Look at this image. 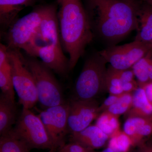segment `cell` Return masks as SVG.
<instances>
[{
  "instance_id": "obj_1",
  "label": "cell",
  "mask_w": 152,
  "mask_h": 152,
  "mask_svg": "<svg viewBox=\"0 0 152 152\" xmlns=\"http://www.w3.org/2000/svg\"><path fill=\"white\" fill-rule=\"evenodd\" d=\"M56 5L61 42L71 71L93 40L91 26L81 0H57Z\"/></svg>"
},
{
  "instance_id": "obj_21",
  "label": "cell",
  "mask_w": 152,
  "mask_h": 152,
  "mask_svg": "<svg viewBox=\"0 0 152 152\" xmlns=\"http://www.w3.org/2000/svg\"><path fill=\"white\" fill-rule=\"evenodd\" d=\"M132 142L124 131L118 130L109 139L108 147L115 152H128Z\"/></svg>"
},
{
  "instance_id": "obj_13",
  "label": "cell",
  "mask_w": 152,
  "mask_h": 152,
  "mask_svg": "<svg viewBox=\"0 0 152 152\" xmlns=\"http://www.w3.org/2000/svg\"><path fill=\"white\" fill-rule=\"evenodd\" d=\"M0 88L2 94L15 101L12 66L7 45H0Z\"/></svg>"
},
{
  "instance_id": "obj_27",
  "label": "cell",
  "mask_w": 152,
  "mask_h": 152,
  "mask_svg": "<svg viewBox=\"0 0 152 152\" xmlns=\"http://www.w3.org/2000/svg\"><path fill=\"white\" fill-rule=\"evenodd\" d=\"M140 152H152V147L143 145L141 147Z\"/></svg>"
},
{
  "instance_id": "obj_22",
  "label": "cell",
  "mask_w": 152,
  "mask_h": 152,
  "mask_svg": "<svg viewBox=\"0 0 152 152\" xmlns=\"http://www.w3.org/2000/svg\"><path fill=\"white\" fill-rule=\"evenodd\" d=\"M132 93H125L120 95L118 101L106 111L118 116L129 112L132 104Z\"/></svg>"
},
{
  "instance_id": "obj_6",
  "label": "cell",
  "mask_w": 152,
  "mask_h": 152,
  "mask_svg": "<svg viewBox=\"0 0 152 152\" xmlns=\"http://www.w3.org/2000/svg\"><path fill=\"white\" fill-rule=\"evenodd\" d=\"M8 49L12 66L13 83L19 102L23 108L31 109L38 102L34 81L25 66L20 50Z\"/></svg>"
},
{
  "instance_id": "obj_23",
  "label": "cell",
  "mask_w": 152,
  "mask_h": 152,
  "mask_svg": "<svg viewBox=\"0 0 152 152\" xmlns=\"http://www.w3.org/2000/svg\"><path fill=\"white\" fill-rule=\"evenodd\" d=\"M152 119L147 118L138 116L129 117L124 124V132L129 136L132 142L135 137L137 133L143 125Z\"/></svg>"
},
{
  "instance_id": "obj_8",
  "label": "cell",
  "mask_w": 152,
  "mask_h": 152,
  "mask_svg": "<svg viewBox=\"0 0 152 152\" xmlns=\"http://www.w3.org/2000/svg\"><path fill=\"white\" fill-rule=\"evenodd\" d=\"M152 50V43L135 40L122 45L113 46L99 52L111 66L118 70L132 69Z\"/></svg>"
},
{
  "instance_id": "obj_15",
  "label": "cell",
  "mask_w": 152,
  "mask_h": 152,
  "mask_svg": "<svg viewBox=\"0 0 152 152\" xmlns=\"http://www.w3.org/2000/svg\"><path fill=\"white\" fill-rule=\"evenodd\" d=\"M16 108L15 101L7 98L3 94L0 96V135L6 134L12 130L15 124Z\"/></svg>"
},
{
  "instance_id": "obj_12",
  "label": "cell",
  "mask_w": 152,
  "mask_h": 152,
  "mask_svg": "<svg viewBox=\"0 0 152 152\" xmlns=\"http://www.w3.org/2000/svg\"><path fill=\"white\" fill-rule=\"evenodd\" d=\"M70 139V142L93 151L103 147L110 137L95 125L89 126L78 132L71 134Z\"/></svg>"
},
{
  "instance_id": "obj_11",
  "label": "cell",
  "mask_w": 152,
  "mask_h": 152,
  "mask_svg": "<svg viewBox=\"0 0 152 152\" xmlns=\"http://www.w3.org/2000/svg\"><path fill=\"white\" fill-rule=\"evenodd\" d=\"M62 47L53 45L35 46L29 48L25 52L30 56L39 58L50 69L63 77L69 72V59L63 52Z\"/></svg>"
},
{
  "instance_id": "obj_14",
  "label": "cell",
  "mask_w": 152,
  "mask_h": 152,
  "mask_svg": "<svg viewBox=\"0 0 152 152\" xmlns=\"http://www.w3.org/2000/svg\"><path fill=\"white\" fill-rule=\"evenodd\" d=\"M37 0H0L1 26L8 29L17 20L19 13L26 7L33 6Z\"/></svg>"
},
{
  "instance_id": "obj_25",
  "label": "cell",
  "mask_w": 152,
  "mask_h": 152,
  "mask_svg": "<svg viewBox=\"0 0 152 152\" xmlns=\"http://www.w3.org/2000/svg\"><path fill=\"white\" fill-rule=\"evenodd\" d=\"M120 95H110L104 101L103 103L102 104V105L99 106V109L100 112L102 113V112L107 110L113 104L118 101Z\"/></svg>"
},
{
  "instance_id": "obj_20",
  "label": "cell",
  "mask_w": 152,
  "mask_h": 152,
  "mask_svg": "<svg viewBox=\"0 0 152 152\" xmlns=\"http://www.w3.org/2000/svg\"><path fill=\"white\" fill-rule=\"evenodd\" d=\"M30 150L21 140L15 135L13 130L1 136L0 152H30Z\"/></svg>"
},
{
  "instance_id": "obj_5",
  "label": "cell",
  "mask_w": 152,
  "mask_h": 152,
  "mask_svg": "<svg viewBox=\"0 0 152 152\" xmlns=\"http://www.w3.org/2000/svg\"><path fill=\"white\" fill-rule=\"evenodd\" d=\"M13 132L30 151L56 148L40 117L35 115L30 109L23 108Z\"/></svg>"
},
{
  "instance_id": "obj_24",
  "label": "cell",
  "mask_w": 152,
  "mask_h": 152,
  "mask_svg": "<svg viewBox=\"0 0 152 152\" xmlns=\"http://www.w3.org/2000/svg\"><path fill=\"white\" fill-rule=\"evenodd\" d=\"M60 147L62 148L68 152H92L93 151L86 148L80 144L72 142H70L68 144H66L65 143Z\"/></svg>"
},
{
  "instance_id": "obj_9",
  "label": "cell",
  "mask_w": 152,
  "mask_h": 152,
  "mask_svg": "<svg viewBox=\"0 0 152 152\" xmlns=\"http://www.w3.org/2000/svg\"><path fill=\"white\" fill-rule=\"evenodd\" d=\"M69 102H66L47 108L39 115L55 147L58 149L65 143V138L69 133Z\"/></svg>"
},
{
  "instance_id": "obj_3",
  "label": "cell",
  "mask_w": 152,
  "mask_h": 152,
  "mask_svg": "<svg viewBox=\"0 0 152 152\" xmlns=\"http://www.w3.org/2000/svg\"><path fill=\"white\" fill-rule=\"evenodd\" d=\"M107 64L99 52L86 60L75 84V99L94 100L98 95L107 91Z\"/></svg>"
},
{
  "instance_id": "obj_28",
  "label": "cell",
  "mask_w": 152,
  "mask_h": 152,
  "mask_svg": "<svg viewBox=\"0 0 152 152\" xmlns=\"http://www.w3.org/2000/svg\"><path fill=\"white\" fill-rule=\"evenodd\" d=\"M114 152L113 150H112L109 147H107V148H106V149H105L103 151H102V152Z\"/></svg>"
},
{
  "instance_id": "obj_30",
  "label": "cell",
  "mask_w": 152,
  "mask_h": 152,
  "mask_svg": "<svg viewBox=\"0 0 152 152\" xmlns=\"http://www.w3.org/2000/svg\"><path fill=\"white\" fill-rule=\"evenodd\" d=\"M57 150H58V148H53L52 149L49 150V151L48 152H57Z\"/></svg>"
},
{
  "instance_id": "obj_31",
  "label": "cell",
  "mask_w": 152,
  "mask_h": 152,
  "mask_svg": "<svg viewBox=\"0 0 152 152\" xmlns=\"http://www.w3.org/2000/svg\"><path fill=\"white\" fill-rule=\"evenodd\" d=\"M92 152H94V151H93Z\"/></svg>"
},
{
  "instance_id": "obj_4",
  "label": "cell",
  "mask_w": 152,
  "mask_h": 152,
  "mask_svg": "<svg viewBox=\"0 0 152 152\" xmlns=\"http://www.w3.org/2000/svg\"><path fill=\"white\" fill-rule=\"evenodd\" d=\"M23 58L34 81L41 105L46 109L66 102L61 86L51 70L34 57L23 55Z\"/></svg>"
},
{
  "instance_id": "obj_29",
  "label": "cell",
  "mask_w": 152,
  "mask_h": 152,
  "mask_svg": "<svg viewBox=\"0 0 152 152\" xmlns=\"http://www.w3.org/2000/svg\"><path fill=\"white\" fill-rule=\"evenodd\" d=\"M145 2L148 3L152 6V0H143Z\"/></svg>"
},
{
  "instance_id": "obj_26",
  "label": "cell",
  "mask_w": 152,
  "mask_h": 152,
  "mask_svg": "<svg viewBox=\"0 0 152 152\" xmlns=\"http://www.w3.org/2000/svg\"><path fill=\"white\" fill-rule=\"evenodd\" d=\"M143 88L148 99L152 104V82L141 86Z\"/></svg>"
},
{
  "instance_id": "obj_18",
  "label": "cell",
  "mask_w": 152,
  "mask_h": 152,
  "mask_svg": "<svg viewBox=\"0 0 152 152\" xmlns=\"http://www.w3.org/2000/svg\"><path fill=\"white\" fill-rule=\"evenodd\" d=\"M139 86L152 82V50L132 68Z\"/></svg>"
},
{
  "instance_id": "obj_17",
  "label": "cell",
  "mask_w": 152,
  "mask_h": 152,
  "mask_svg": "<svg viewBox=\"0 0 152 152\" xmlns=\"http://www.w3.org/2000/svg\"><path fill=\"white\" fill-rule=\"evenodd\" d=\"M132 95V104L129 111V117L138 116L152 119V104L143 88L139 86L133 92Z\"/></svg>"
},
{
  "instance_id": "obj_10",
  "label": "cell",
  "mask_w": 152,
  "mask_h": 152,
  "mask_svg": "<svg viewBox=\"0 0 152 152\" xmlns=\"http://www.w3.org/2000/svg\"><path fill=\"white\" fill-rule=\"evenodd\" d=\"M69 104L68 129L71 134L78 132L88 127L100 113L99 106L95 99H74Z\"/></svg>"
},
{
  "instance_id": "obj_2",
  "label": "cell",
  "mask_w": 152,
  "mask_h": 152,
  "mask_svg": "<svg viewBox=\"0 0 152 152\" xmlns=\"http://www.w3.org/2000/svg\"><path fill=\"white\" fill-rule=\"evenodd\" d=\"M141 0H90L97 13L96 26L101 37L116 42L139 27Z\"/></svg>"
},
{
  "instance_id": "obj_16",
  "label": "cell",
  "mask_w": 152,
  "mask_h": 152,
  "mask_svg": "<svg viewBox=\"0 0 152 152\" xmlns=\"http://www.w3.org/2000/svg\"><path fill=\"white\" fill-rule=\"evenodd\" d=\"M139 27L135 40L152 43V6L142 0L138 13Z\"/></svg>"
},
{
  "instance_id": "obj_19",
  "label": "cell",
  "mask_w": 152,
  "mask_h": 152,
  "mask_svg": "<svg viewBox=\"0 0 152 152\" xmlns=\"http://www.w3.org/2000/svg\"><path fill=\"white\" fill-rule=\"evenodd\" d=\"M118 117L107 111L102 112L97 118L96 125L110 138L120 130Z\"/></svg>"
},
{
  "instance_id": "obj_7",
  "label": "cell",
  "mask_w": 152,
  "mask_h": 152,
  "mask_svg": "<svg viewBox=\"0 0 152 152\" xmlns=\"http://www.w3.org/2000/svg\"><path fill=\"white\" fill-rule=\"evenodd\" d=\"M46 8L47 5L36 7L29 13L17 19L11 25L6 35L9 48L24 50L37 31Z\"/></svg>"
}]
</instances>
